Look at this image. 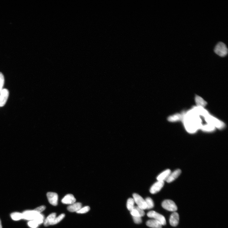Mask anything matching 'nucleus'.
Segmentation results:
<instances>
[{"mask_svg":"<svg viewBox=\"0 0 228 228\" xmlns=\"http://www.w3.org/2000/svg\"><path fill=\"white\" fill-rule=\"evenodd\" d=\"M164 181H158L152 186L149 191L153 194L158 193L164 186Z\"/></svg>","mask_w":228,"mask_h":228,"instance_id":"6e6552de","label":"nucleus"},{"mask_svg":"<svg viewBox=\"0 0 228 228\" xmlns=\"http://www.w3.org/2000/svg\"><path fill=\"white\" fill-rule=\"evenodd\" d=\"M195 101L197 107H198L205 108L207 104V102L198 95H196L195 97Z\"/></svg>","mask_w":228,"mask_h":228,"instance_id":"a211bd4d","label":"nucleus"},{"mask_svg":"<svg viewBox=\"0 0 228 228\" xmlns=\"http://www.w3.org/2000/svg\"><path fill=\"white\" fill-rule=\"evenodd\" d=\"M204 118L207 124L212 125L216 128L221 130L225 127V124L223 122L210 114Z\"/></svg>","mask_w":228,"mask_h":228,"instance_id":"f03ea898","label":"nucleus"},{"mask_svg":"<svg viewBox=\"0 0 228 228\" xmlns=\"http://www.w3.org/2000/svg\"><path fill=\"white\" fill-rule=\"evenodd\" d=\"M28 226L32 228H37L39 224L35 220H30L28 223Z\"/></svg>","mask_w":228,"mask_h":228,"instance_id":"c85d7f7f","label":"nucleus"},{"mask_svg":"<svg viewBox=\"0 0 228 228\" xmlns=\"http://www.w3.org/2000/svg\"><path fill=\"white\" fill-rule=\"evenodd\" d=\"M179 217L178 213L174 212L170 216L169 222L170 225L173 227L177 226L179 222Z\"/></svg>","mask_w":228,"mask_h":228,"instance_id":"9b49d317","label":"nucleus"},{"mask_svg":"<svg viewBox=\"0 0 228 228\" xmlns=\"http://www.w3.org/2000/svg\"><path fill=\"white\" fill-rule=\"evenodd\" d=\"M82 208V204L80 203H74L67 207V209L70 212H77Z\"/></svg>","mask_w":228,"mask_h":228,"instance_id":"f3484780","label":"nucleus"},{"mask_svg":"<svg viewBox=\"0 0 228 228\" xmlns=\"http://www.w3.org/2000/svg\"><path fill=\"white\" fill-rule=\"evenodd\" d=\"M147 216L149 217L154 218V220L159 221L162 225H165L166 224V220L165 217L155 211H152L148 212L147 214Z\"/></svg>","mask_w":228,"mask_h":228,"instance_id":"20e7f679","label":"nucleus"},{"mask_svg":"<svg viewBox=\"0 0 228 228\" xmlns=\"http://www.w3.org/2000/svg\"><path fill=\"white\" fill-rule=\"evenodd\" d=\"M4 83V77L3 74L0 72V93L2 90Z\"/></svg>","mask_w":228,"mask_h":228,"instance_id":"bb28decb","label":"nucleus"},{"mask_svg":"<svg viewBox=\"0 0 228 228\" xmlns=\"http://www.w3.org/2000/svg\"><path fill=\"white\" fill-rule=\"evenodd\" d=\"M90 207L87 206L83 208H81L79 211H77L76 212L78 214H84L86 213L90 210Z\"/></svg>","mask_w":228,"mask_h":228,"instance_id":"a878e982","label":"nucleus"},{"mask_svg":"<svg viewBox=\"0 0 228 228\" xmlns=\"http://www.w3.org/2000/svg\"><path fill=\"white\" fill-rule=\"evenodd\" d=\"M44 216L43 214H40L37 218L35 220L39 225L42 223L44 222Z\"/></svg>","mask_w":228,"mask_h":228,"instance_id":"c756f323","label":"nucleus"},{"mask_svg":"<svg viewBox=\"0 0 228 228\" xmlns=\"http://www.w3.org/2000/svg\"><path fill=\"white\" fill-rule=\"evenodd\" d=\"M2 225L1 219H0V228H2Z\"/></svg>","mask_w":228,"mask_h":228,"instance_id":"72a5a7b5","label":"nucleus"},{"mask_svg":"<svg viewBox=\"0 0 228 228\" xmlns=\"http://www.w3.org/2000/svg\"><path fill=\"white\" fill-rule=\"evenodd\" d=\"M133 219L135 223L137 224H139L142 222V219L141 217L140 216H132Z\"/></svg>","mask_w":228,"mask_h":228,"instance_id":"7c9ffc66","label":"nucleus"},{"mask_svg":"<svg viewBox=\"0 0 228 228\" xmlns=\"http://www.w3.org/2000/svg\"><path fill=\"white\" fill-rule=\"evenodd\" d=\"M162 206L163 208L170 211L175 212L178 209L176 203L171 200H165L163 202Z\"/></svg>","mask_w":228,"mask_h":228,"instance_id":"39448f33","label":"nucleus"},{"mask_svg":"<svg viewBox=\"0 0 228 228\" xmlns=\"http://www.w3.org/2000/svg\"><path fill=\"white\" fill-rule=\"evenodd\" d=\"M130 214L132 216L141 217L138 211L136 210L135 209H133L132 210L130 211Z\"/></svg>","mask_w":228,"mask_h":228,"instance_id":"473e14b6","label":"nucleus"},{"mask_svg":"<svg viewBox=\"0 0 228 228\" xmlns=\"http://www.w3.org/2000/svg\"><path fill=\"white\" fill-rule=\"evenodd\" d=\"M22 213L23 219L30 220H36L40 214L34 210L25 211Z\"/></svg>","mask_w":228,"mask_h":228,"instance_id":"0eeeda50","label":"nucleus"},{"mask_svg":"<svg viewBox=\"0 0 228 228\" xmlns=\"http://www.w3.org/2000/svg\"><path fill=\"white\" fill-rule=\"evenodd\" d=\"M214 52L222 57L225 56L228 53V49L226 44L222 42L217 43L214 49Z\"/></svg>","mask_w":228,"mask_h":228,"instance_id":"7ed1b4c3","label":"nucleus"},{"mask_svg":"<svg viewBox=\"0 0 228 228\" xmlns=\"http://www.w3.org/2000/svg\"><path fill=\"white\" fill-rule=\"evenodd\" d=\"M145 200L147 206V209H151L154 207V202L150 197H147Z\"/></svg>","mask_w":228,"mask_h":228,"instance_id":"b1692460","label":"nucleus"},{"mask_svg":"<svg viewBox=\"0 0 228 228\" xmlns=\"http://www.w3.org/2000/svg\"><path fill=\"white\" fill-rule=\"evenodd\" d=\"M133 209L136 210L138 211L141 217L144 216L145 215V213L144 210L140 208L138 206H134Z\"/></svg>","mask_w":228,"mask_h":228,"instance_id":"cd10ccee","label":"nucleus"},{"mask_svg":"<svg viewBox=\"0 0 228 228\" xmlns=\"http://www.w3.org/2000/svg\"><path fill=\"white\" fill-rule=\"evenodd\" d=\"M11 216L12 219L14 220H19L21 219H23V213L19 212L12 213L11 214Z\"/></svg>","mask_w":228,"mask_h":228,"instance_id":"4be33fe9","label":"nucleus"},{"mask_svg":"<svg viewBox=\"0 0 228 228\" xmlns=\"http://www.w3.org/2000/svg\"><path fill=\"white\" fill-rule=\"evenodd\" d=\"M65 216V214H61L59 216L57 217H56L54 219L52 223L51 224V225H54L59 223L64 218Z\"/></svg>","mask_w":228,"mask_h":228,"instance_id":"393cba45","label":"nucleus"},{"mask_svg":"<svg viewBox=\"0 0 228 228\" xmlns=\"http://www.w3.org/2000/svg\"><path fill=\"white\" fill-rule=\"evenodd\" d=\"M76 200L74 196L71 194H68L65 196L62 200V202L66 205H72L75 203Z\"/></svg>","mask_w":228,"mask_h":228,"instance_id":"ddd939ff","label":"nucleus"},{"mask_svg":"<svg viewBox=\"0 0 228 228\" xmlns=\"http://www.w3.org/2000/svg\"><path fill=\"white\" fill-rule=\"evenodd\" d=\"M182 114V121L187 132L194 134L200 129L203 125L202 120L192 109Z\"/></svg>","mask_w":228,"mask_h":228,"instance_id":"f257e3e1","label":"nucleus"},{"mask_svg":"<svg viewBox=\"0 0 228 228\" xmlns=\"http://www.w3.org/2000/svg\"><path fill=\"white\" fill-rule=\"evenodd\" d=\"M45 209L46 207L45 206L43 205L37 207V208L34 210L37 213L41 214V213Z\"/></svg>","mask_w":228,"mask_h":228,"instance_id":"2f4dec72","label":"nucleus"},{"mask_svg":"<svg viewBox=\"0 0 228 228\" xmlns=\"http://www.w3.org/2000/svg\"><path fill=\"white\" fill-rule=\"evenodd\" d=\"M56 213H52L50 214L44 221V226L46 227L50 225L54 219L56 217Z\"/></svg>","mask_w":228,"mask_h":228,"instance_id":"6ab92c4d","label":"nucleus"},{"mask_svg":"<svg viewBox=\"0 0 228 228\" xmlns=\"http://www.w3.org/2000/svg\"><path fill=\"white\" fill-rule=\"evenodd\" d=\"M9 93L8 90H2L0 93V107L4 106L8 99Z\"/></svg>","mask_w":228,"mask_h":228,"instance_id":"9d476101","label":"nucleus"},{"mask_svg":"<svg viewBox=\"0 0 228 228\" xmlns=\"http://www.w3.org/2000/svg\"><path fill=\"white\" fill-rule=\"evenodd\" d=\"M196 114L199 116L205 118L210 114L208 111L205 109V108L194 107L192 108Z\"/></svg>","mask_w":228,"mask_h":228,"instance_id":"f8f14e48","label":"nucleus"},{"mask_svg":"<svg viewBox=\"0 0 228 228\" xmlns=\"http://www.w3.org/2000/svg\"><path fill=\"white\" fill-rule=\"evenodd\" d=\"M171 172V170L167 169L163 172L157 176L156 179L158 181H166Z\"/></svg>","mask_w":228,"mask_h":228,"instance_id":"dca6fc26","label":"nucleus"},{"mask_svg":"<svg viewBox=\"0 0 228 228\" xmlns=\"http://www.w3.org/2000/svg\"><path fill=\"white\" fill-rule=\"evenodd\" d=\"M135 203L134 199L132 198H129L127 200V207L128 209L130 211L133 209Z\"/></svg>","mask_w":228,"mask_h":228,"instance_id":"5701e85b","label":"nucleus"},{"mask_svg":"<svg viewBox=\"0 0 228 228\" xmlns=\"http://www.w3.org/2000/svg\"><path fill=\"white\" fill-rule=\"evenodd\" d=\"M47 198L50 203L54 206L57 205L58 196L56 193L49 192L47 194Z\"/></svg>","mask_w":228,"mask_h":228,"instance_id":"1a4fd4ad","label":"nucleus"},{"mask_svg":"<svg viewBox=\"0 0 228 228\" xmlns=\"http://www.w3.org/2000/svg\"><path fill=\"white\" fill-rule=\"evenodd\" d=\"M216 128L213 126L209 124L202 125L200 129L206 132H211L215 130Z\"/></svg>","mask_w":228,"mask_h":228,"instance_id":"412c9836","label":"nucleus"},{"mask_svg":"<svg viewBox=\"0 0 228 228\" xmlns=\"http://www.w3.org/2000/svg\"><path fill=\"white\" fill-rule=\"evenodd\" d=\"M135 203H136L138 206L143 210L147 209V206L145 200L138 194L134 193L133 194Z\"/></svg>","mask_w":228,"mask_h":228,"instance_id":"423d86ee","label":"nucleus"},{"mask_svg":"<svg viewBox=\"0 0 228 228\" xmlns=\"http://www.w3.org/2000/svg\"><path fill=\"white\" fill-rule=\"evenodd\" d=\"M147 226L152 228H161L162 224L159 221L155 220H149L146 222Z\"/></svg>","mask_w":228,"mask_h":228,"instance_id":"2eb2a0df","label":"nucleus"},{"mask_svg":"<svg viewBox=\"0 0 228 228\" xmlns=\"http://www.w3.org/2000/svg\"><path fill=\"white\" fill-rule=\"evenodd\" d=\"M181 171L180 169H177L172 173H170L168 178L166 180L168 183H171L174 181L181 174Z\"/></svg>","mask_w":228,"mask_h":228,"instance_id":"4468645a","label":"nucleus"},{"mask_svg":"<svg viewBox=\"0 0 228 228\" xmlns=\"http://www.w3.org/2000/svg\"><path fill=\"white\" fill-rule=\"evenodd\" d=\"M167 119L168 121L171 122H175L182 121L183 115L182 114H176L170 116Z\"/></svg>","mask_w":228,"mask_h":228,"instance_id":"aec40b11","label":"nucleus"}]
</instances>
